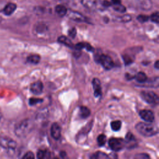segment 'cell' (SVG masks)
Listing matches in <instances>:
<instances>
[{
	"mask_svg": "<svg viewBox=\"0 0 159 159\" xmlns=\"http://www.w3.org/2000/svg\"><path fill=\"white\" fill-rule=\"evenodd\" d=\"M137 131L145 137H151L156 135L158 132V127L152 124L139 122L135 125Z\"/></svg>",
	"mask_w": 159,
	"mask_h": 159,
	"instance_id": "cell-1",
	"label": "cell"
},
{
	"mask_svg": "<svg viewBox=\"0 0 159 159\" xmlns=\"http://www.w3.org/2000/svg\"><path fill=\"white\" fill-rule=\"evenodd\" d=\"M32 123L28 120L25 119L19 123L15 127V133L18 137H24L27 135L32 129Z\"/></svg>",
	"mask_w": 159,
	"mask_h": 159,
	"instance_id": "cell-2",
	"label": "cell"
},
{
	"mask_svg": "<svg viewBox=\"0 0 159 159\" xmlns=\"http://www.w3.org/2000/svg\"><path fill=\"white\" fill-rule=\"evenodd\" d=\"M81 3L85 7L93 11L104 9L102 2L100 0H81Z\"/></svg>",
	"mask_w": 159,
	"mask_h": 159,
	"instance_id": "cell-3",
	"label": "cell"
},
{
	"mask_svg": "<svg viewBox=\"0 0 159 159\" xmlns=\"http://www.w3.org/2000/svg\"><path fill=\"white\" fill-rule=\"evenodd\" d=\"M96 60H97L103 68L107 70L112 69L114 66V63L111 57L106 55L101 54L99 55L98 58H96Z\"/></svg>",
	"mask_w": 159,
	"mask_h": 159,
	"instance_id": "cell-4",
	"label": "cell"
},
{
	"mask_svg": "<svg viewBox=\"0 0 159 159\" xmlns=\"http://www.w3.org/2000/svg\"><path fill=\"white\" fill-rule=\"evenodd\" d=\"M142 99L147 103L151 104H157L158 103V97L153 91H143L141 92Z\"/></svg>",
	"mask_w": 159,
	"mask_h": 159,
	"instance_id": "cell-5",
	"label": "cell"
},
{
	"mask_svg": "<svg viewBox=\"0 0 159 159\" xmlns=\"http://www.w3.org/2000/svg\"><path fill=\"white\" fill-rule=\"evenodd\" d=\"M125 142L122 139L111 138L109 140V147L115 152L121 150L125 146Z\"/></svg>",
	"mask_w": 159,
	"mask_h": 159,
	"instance_id": "cell-6",
	"label": "cell"
},
{
	"mask_svg": "<svg viewBox=\"0 0 159 159\" xmlns=\"http://www.w3.org/2000/svg\"><path fill=\"white\" fill-rule=\"evenodd\" d=\"M0 145L6 148V149H8V150H15V148H16V142L12 140L11 139L9 138H4L2 137L1 139L0 140Z\"/></svg>",
	"mask_w": 159,
	"mask_h": 159,
	"instance_id": "cell-7",
	"label": "cell"
},
{
	"mask_svg": "<svg viewBox=\"0 0 159 159\" xmlns=\"http://www.w3.org/2000/svg\"><path fill=\"white\" fill-rule=\"evenodd\" d=\"M139 116L142 119L148 122H152L155 119L153 112L152 111L147 109L141 110L139 112Z\"/></svg>",
	"mask_w": 159,
	"mask_h": 159,
	"instance_id": "cell-8",
	"label": "cell"
},
{
	"mask_svg": "<svg viewBox=\"0 0 159 159\" xmlns=\"http://www.w3.org/2000/svg\"><path fill=\"white\" fill-rule=\"evenodd\" d=\"M43 88V83L40 81H37L36 82L33 83L30 88L31 92L34 94H40L42 93Z\"/></svg>",
	"mask_w": 159,
	"mask_h": 159,
	"instance_id": "cell-9",
	"label": "cell"
},
{
	"mask_svg": "<svg viewBox=\"0 0 159 159\" xmlns=\"http://www.w3.org/2000/svg\"><path fill=\"white\" fill-rule=\"evenodd\" d=\"M68 16L69 18H70L71 19H72V20H73L75 21H77V22H86V20H87L86 17H84L81 14H80V13L78 12L70 11L68 13Z\"/></svg>",
	"mask_w": 159,
	"mask_h": 159,
	"instance_id": "cell-10",
	"label": "cell"
},
{
	"mask_svg": "<svg viewBox=\"0 0 159 159\" xmlns=\"http://www.w3.org/2000/svg\"><path fill=\"white\" fill-rule=\"evenodd\" d=\"M50 133L52 137L55 139L58 140L61 136V129L57 123H53L51 126Z\"/></svg>",
	"mask_w": 159,
	"mask_h": 159,
	"instance_id": "cell-11",
	"label": "cell"
},
{
	"mask_svg": "<svg viewBox=\"0 0 159 159\" xmlns=\"http://www.w3.org/2000/svg\"><path fill=\"white\" fill-rule=\"evenodd\" d=\"M93 86L94 89V95L96 97H99L102 94V89L101 82L99 79L94 78L93 80Z\"/></svg>",
	"mask_w": 159,
	"mask_h": 159,
	"instance_id": "cell-12",
	"label": "cell"
},
{
	"mask_svg": "<svg viewBox=\"0 0 159 159\" xmlns=\"http://www.w3.org/2000/svg\"><path fill=\"white\" fill-rule=\"evenodd\" d=\"M17 6L16 4L12 2L8 3L4 8L3 12L6 16H10L11 15L16 9Z\"/></svg>",
	"mask_w": 159,
	"mask_h": 159,
	"instance_id": "cell-13",
	"label": "cell"
},
{
	"mask_svg": "<svg viewBox=\"0 0 159 159\" xmlns=\"http://www.w3.org/2000/svg\"><path fill=\"white\" fill-rule=\"evenodd\" d=\"M137 4L139 7L143 10H148L151 9L152 6L150 0H137Z\"/></svg>",
	"mask_w": 159,
	"mask_h": 159,
	"instance_id": "cell-14",
	"label": "cell"
},
{
	"mask_svg": "<svg viewBox=\"0 0 159 159\" xmlns=\"http://www.w3.org/2000/svg\"><path fill=\"white\" fill-rule=\"evenodd\" d=\"M55 12L60 16H64L67 14L66 7L61 4H58L55 7Z\"/></svg>",
	"mask_w": 159,
	"mask_h": 159,
	"instance_id": "cell-15",
	"label": "cell"
},
{
	"mask_svg": "<svg viewBox=\"0 0 159 159\" xmlns=\"http://www.w3.org/2000/svg\"><path fill=\"white\" fill-rule=\"evenodd\" d=\"M136 81L140 83H144L147 80V76L143 72H139L134 76Z\"/></svg>",
	"mask_w": 159,
	"mask_h": 159,
	"instance_id": "cell-16",
	"label": "cell"
},
{
	"mask_svg": "<svg viewBox=\"0 0 159 159\" xmlns=\"http://www.w3.org/2000/svg\"><path fill=\"white\" fill-rule=\"evenodd\" d=\"M58 42H60L61 43H63V44H64V45H66L69 47H72L73 45L71 41L68 37H66L65 36H63V35L58 37Z\"/></svg>",
	"mask_w": 159,
	"mask_h": 159,
	"instance_id": "cell-17",
	"label": "cell"
},
{
	"mask_svg": "<svg viewBox=\"0 0 159 159\" xmlns=\"http://www.w3.org/2000/svg\"><path fill=\"white\" fill-rule=\"evenodd\" d=\"M40 60V57L38 55H29L27 58V61L32 64H37Z\"/></svg>",
	"mask_w": 159,
	"mask_h": 159,
	"instance_id": "cell-18",
	"label": "cell"
},
{
	"mask_svg": "<svg viewBox=\"0 0 159 159\" xmlns=\"http://www.w3.org/2000/svg\"><path fill=\"white\" fill-rule=\"evenodd\" d=\"M80 115L82 118H87L90 115V110L86 106H81L80 107Z\"/></svg>",
	"mask_w": 159,
	"mask_h": 159,
	"instance_id": "cell-19",
	"label": "cell"
},
{
	"mask_svg": "<svg viewBox=\"0 0 159 159\" xmlns=\"http://www.w3.org/2000/svg\"><path fill=\"white\" fill-rule=\"evenodd\" d=\"M37 157L39 159H42V158H48L50 157V153L47 150H40L37 152Z\"/></svg>",
	"mask_w": 159,
	"mask_h": 159,
	"instance_id": "cell-20",
	"label": "cell"
},
{
	"mask_svg": "<svg viewBox=\"0 0 159 159\" xmlns=\"http://www.w3.org/2000/svg\"><path fill=\"white\" fill-rule=\"evenodd\" d=\"M91 158H94V159H106V158H108L109 157L107 154H106L104 152H97L96 153H94V154H93V155L91 157Z\"/></svg>",
	"mask_w": 159,
	"mask_h": 159,
	"instance_id": "cell-21",
	"label": "cell"
},
{
	"mask_svg": "<svg viewBox=\"0 0 159 159\" xmlns=\"http://www.w3.org/2000/svg\"><path fill=\"white\" fill-rule=\"evenodd\" d=\"M121 125H122V123L120 120H114L111 123V129L114 131L119 130L121 127Z\"/></svg>",
	"mask_w": 159,
	"mask_h": 159,
	"instance_id": "cell-22",
	"label": "cell"
},
{
	"mask_svg": "<svg viewBox=\"0 0 159 159\" xmlns=\"http://www.w3.org/2000/svg\"><path fill=\"white\" fill-rule=\"evenodd\" d=\"M113 9L119 12H124L126 11V8L124 6L122 5L120 3V4H112Z\"/></svg>",
	"mask_w": 159,
	"mask_h": 159,
	"instance_id": "cell-23",
	"label": "cell"
},
{
	"mask_svg": "<svg viewBox=\"0 0 159 159\" xmlns=\"http://www.w3.org/2000/svg\"><path fill=\"white\" fill-rule=\"evenodd\" d=\"M97 141L98 143V145L101 147L105 145L106 142V136L104 134H101L98 137Z\"/></svg>",
	"mask_w": 159,
	"mask_h": 159,
	"instance_id": "cell-24",
	"label": "cell"
},
{
	"mask_svg": "<svg viewBox=\"0 0 159 159\" xmlns=\"http://www.w3.org/2000/svg\"><path fill=\"white\" fill-rule=\"evenodd\" d=\"M122 57H123V60H124V61L125 64L127 65H129V64H130V63H132L133 62V61H134V60L131 58V57L129 56V55H127V54L124 55L122 56Z\"/></svg>",
	"mask_w": 159,
	"mask_h": 159,
	"instance_id": "cell-25",
	"label": "cell"
},
{
	"mask_svg": "<svg viewBox=\"0 0 159 159\" xmlns=\"http://www.w3.org/2000/svg\"><path fill=\"white\" fill-rule=\"evenodd\" d=\"M135 141V137L134 136L132 135V133L129 132L127 133V134L125 136V143H129L131 142H134Z\"/></svg>",
	"mask_w": 159,
	"mask_h": 159,
	"instance_id": "cell-26",
	"label": "cell"
},
{
	"mask_svg": "<svg viewBox=\"0 0 159 159\" xmlns=\"http://www.w3.org/2000/svg\"><path fill=\"white\" fill-rule=\"evenodd\" d=\"M150 19L152 22L158 24L159 22V15L158 12H155L153 14H152L150 16Z\"/></svg>",
	"mask_w": 159,
	"mask_h": 159,
	"instance_id": "cell-27",
	"label": "cell"
},
{
	"mask_svg": "<svg viewBox=\"0 0 159 159\" xmlns=\"http://www.w3.org/2000/svg\"><path fill=\"white\" fill-rule=\"evenodd\" d=\"M137 20H138L139 22L143 23V22H147V21L149 19V17H148V16H146V15L141 14V15L138 16L137 17Z\"/></svg>",
	"mask_w": 159,
	"mask_h": 159,
	"instance_id": "cell-28",
	"label": "cell"
},
{
	"mask_svg": "<svg viewBox=\"0 0 159 159\" xmlns=\"http://www.w3.org/2000/svg\"><path fill=\"white\" fill-rule=\"evenodd\" d=\"M43 100L42 99H39V98H30L29 99V104L30 105H34V104H36L37 103H39V102H42Z\"/></svg>",
	"mask_w": 159,
	"mask_h": 159,
	"instance_id": "cell-29",
	"label": "cell"
},
{
	"mask_svg": "<svg viewBox=\"0 0 159 159\" xmlns=\"http://www.w3.org/2000/svg\"><path fill=\"white\" fill-rule=\"evenodd\" d=\"M34 155L32 152H27L24 156H23V158L24 159H33L34 158Z\"/></svg>",
	"mask_w": 159,
	"mask_h": 159,
	"instance_id": "cell-30",
	"label": "cell"
},
{
	"mask_svg": "<svg viewBox=\"0 0 159 159\" xmlns=\"http://www.w3.org/2000/svg\"><path fill=\"white\" fill-rule=\"evenodd\" d=\"M85 44L86 43L85 42H80V43H78L75 45V48L76 50H80L83 48H84L85 47Z\"/></svg>",
	"mask_w": 159,
	"mask_h": 159,
	"instance_id": "cell-31",
	"label": "cell"
},
{
	"mask_svg": "<svg viewBox=\"0 0 159 159\" xmlns=\"http://www.w3.org/2000/svg\"><path fill=\"white\" fill-rule=\"evenodd\" d=\"M131 20V16L130 15H124L122 17H120V20L123 22H127Z\"/></svg>",
	"mask_w": 159,
	"mask_h": 159,
	"instance_id": "cell-32",
	"label": "cell"
},
{
	"mask_svg": "<svg viewBox=\"0 0 159 159\" xmlns=\"http://www.w3.org/2000/svg\"><path fill=\"white\" fill-rule=\"evenodd\" d=\"M76 34V30L75 28H72L68 31V35L70 37L74 38Z\"/></svg>",
	"mask_w": 159,
	"mask_h": 159,
	"instance_id": "cell-33",
	"label": "cell"
},
{
	"mask_svg": "<svg viewBox=\"0 0 159 159\" xmlns=\"http://www.w3.org/2000/svg\"><path fill=\"white\" fill-rule=\"evenodd\" d=\"M141 156H142V158H149V156H148V155H147V154H143V153L139 154V155H137L135 157H136V158H140V157H141Z\"/></svg>",
	"mask_w": 159,
	"mask_h": 159,
	"instance_id": "cell-34",
	"label": "cell"
},
{
	"mask_svg": "<svg viewBox=\"0 0 159 159\" xmlns=\"http://www.w3.org/2000/svg\"><path fill=\"white\" fill-rule=\"evenodd\" d=\"M111 2L112 4H117L120 3V0H111Z\"/></svg>",
	"mask_w": 159,
	"mask_h": 159,
	"instance_id": "cell-35",
	"label": "cell"
},
{
	"mask_svg": "<svg viewBox=\"0 0 159 159\" xmlns=\"http://www.w3.org/2000/svg\"><path fill=\"white\" fill-rule=\"evenodd\" d=\"M155 67L157 69H159V65H158V60H157L155 63Z\"/></svg>",
	"mask_w": 159,
	"mask_h": 159,
	"instance_id": "cell-36",
	"label": "cell"
},
{
	"mask_svg": "<svg viewBox=\"0 0 159 159\" xmlns=\"http://www.w3.org/2000/svg\"><path fill=\"white\" fill-rule=\"evenodd\" d=\"M1 117H2V114H1V111H0V120H1Z\"/></svg>",
	"mask_w": 159,
	"mask_h": 159,
	"instance_id": "cell-37",
	"label": "cell"
},
{
	"mask_svg": "<svg viewBox=\"0 0 159 159\" xmlns=\"http://www.w3.org/2000/svg\"><path fill=\"white\" fill-rule=\"evenodd\" d=\"M1 17H0V21H1Z\"/></svg>",
	"mask_w": 159,
	"mask_h": 159,
	"instance_id": "cell-38",
	"label": "cell"
}]
</instances>
